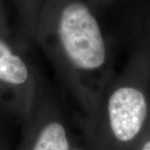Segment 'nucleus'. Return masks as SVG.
Wrapping results in <instances>:
<instances>
[{
    "label": "nucleus",
    "mask_w": 150,
    "mask_h": 150,
    "mask_svg": "<svg viewBox=\"0 0 150 150\" xmlns=\"http://www.w3.org/2000/svg\"><path fill=\"white\" fill-rule=\"evenodd\" d=\"M62 47L74 65L82 69H97L105 61V46L100 25L83 3L64 7L59 22Z\"/></svg>",
    "instance_id": "1"
},
{
    "label": "nucleus",
    "mask_w": 150,
    "mask_h": 150,
    "mask_svg": "<svg viewBox=\"0 0 150 150\" xmlns=\"http://www.w3.org/2000/svg\"><path fill=\"white\" fill-rule=\"evenodd\" d=\"M146 114V100L137 89L122 87L109 98L110 126L114 136L121 142H130L137 137L145 121Z\"/></svg>",
    "instance_id": "2"
},
{
    "label": "nucleus",
    "mask_w": 150,
    "mask_h": 150,
    "mask_svg": "<svg viewBox=\"0 0 150 150\" xmlns=\"http://www.w3.org/2000/svg\"><path fill=\"white\" fill-rule=\"evenodd\" d=\"M28 77V70L23 59L0 41V80L11 84H23Z\"/></svg>",
    "instance_id": "3"
},
{
    "label": "nucleus",
    "mask_w": 150,
    "mask_h": 150,
    "mask_svg": "<svg viewBox=\"0 0 150 150\" xmlns=\"http://www.w3.org/2000/svg\"><path fill=\"white\" fill-rule=\"evenodd\" d=\"M33 150H68V142L64 127L51 123L45 127Z\"/></svg>",
    "instance_id": "4"
},
{
    "label": "nucleus",
    "mask_w": 150,
    "mask_h": 150,
    "mask_svg": "<svg viewBox=\"0 0 150 150\" xmlns=\"http://www.w3.org/2000/svg\"><path fill=\"white\" fill-rule=\"evenodd\" d=\"M142 150H150V140L146 142L144 145H143V147H142Z\"/></svg>",
    "instance_id": "5"
}]
</instances>
